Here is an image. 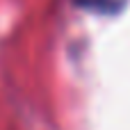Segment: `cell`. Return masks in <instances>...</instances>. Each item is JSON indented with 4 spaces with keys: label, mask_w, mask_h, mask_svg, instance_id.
<instances>
[{
    "label": "cell",
    "mask_w": 130,
    "mask_h": 130,
    "mask_svg": "<svg viewBox=\"0 0 130 130\" xmlns=\"http://www.w3.org/2000/svg\"><path fill=\"white\" fill-rule=\"evenodd\" d=\"M80 2L98 14H117L126 5V0H80Z\"/></svg>",
    "instance_id": "6da1fadb"
}]
</instances>
